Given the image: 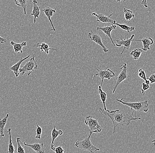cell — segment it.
Instances as JSON below:
<instances>
[{
	"label": "cell",
	"mask_w": 155,
	"mask_h": 153,
	"mask_svg": "<svg viewBox=\"0 0 155 153\" xmlns=\"http://www.w3.org/2000/svg\"><path fill=\"white\" fill-rule=\"evenodd\" d=\"M100 114L101 115H105L106 117L110 118L113 124V128L112 134H114L116 132V128L119 125H128L132 121H137L141 120L140 118H137L133 116V111H132L130 115L128 114L120 111L119 109L115 110H106L99 108V109Z\"/></svg>",
	"instance_id": "1"
},
{
	"label": "cell",
	"mask_w": 155,
	"mask_h": 153,
	"mask_svg": "<svg viewBox=\"0 0 155 153\" xmlns=\"http://www.w3.org/2000/svg\"><path fill=\"white\" fill-rule=\"evenodd\" d=\"M116 101L120 102L124 105L129 107L132 111L135 110V111L138 112H144L147 113L149 111V105L147 100L143 101L130 102L124 101V98H121L120 99H117Z\"/></svg>",
	"instance_id": "2"
},
{
	"label": "cell",
	"mask_w": 155,
	"mask_h": 153,
	"mask_svg": "<svg viewBox=\"0 0 155 153\" xmlns=\"http://www.w3.org/2000/svg\"><path fill=\"white\" fill-rule=\"evenodd\" d=\"M92 134V132H90V134L87 138L82 141H77L74 144V146L83 151H88L92 153L99 151L100 150L99 148H97L95 146H94L91 141V137Z\"/></svg>",
	"instance_id": "3"
},
{
	"label": "cell",
	"mask_w": 155,
	"mask_h": 153,
	"mask_svg": "<svg viewBox=\"0 0 155 153\" xmlns=\"http://www.w3.org/2000/svg\"><path fill=\"white\" fill-rule=\"evenodd\" d=\"M84 122L89 127L90 132L92 133H99L102 130V128L98 121V119H94L91 116H87Z\"/></svg>",
	"instance_id": "4"
},
{
	"label": "cell",
	"mask_w": 155,
	"mask_h": 153,
	"mask_svg": "<svg viewBox=\"0 0 155 153\" xmlns=\"http://www.w3.org/2000/svg\"><path fill=\"white\" fill-rule=\"evenodd\" d=\"M38 68V65L36 62L35 57H33L24 66L19 68V72L22 75L27 73L28 76H30V75L35 70L37 69Z\"/></svg>",
	"instance_id": "5"
},
{
	"label": "cell",
	"mask_w": 155,
	"mask_h": 153,
	"mask_svg": "<svg viewBox=\"0 0 155 153\" xmlns=\"http://www.w3.org/2000/svg\"><path fill=\"white\" fill-rule=\"evenodd\" d=\"M120 68L121 70V72H120L119 75L117 76L116 78V82L115 86L113 88L112 93L114 94L116 91L118 86L121 84V83L124 81L126 79L129 78L128 74V68L127 65L126 63H123L121 65Z\"/></svg>",
	"instance_id": "6"
},
{
	"label": "cell",
	"mask_w": 155,
	"mask_h": 153,
	"mask_svg": "<svg viewBox=\"0 0 155 153\" xmlns=\"http://www.w3.org/2000/svg\"><path fill=\"white\" fill-rule=\"evenodd\" d=\"M88 35L91 41L94 42L96 44L98 45L101 47L104 53H107L109 51L108 49L103 43L101 37L98 34L94 32L91 31L88 33Z\"/></svg>",
	"instance_id": "7"
},
{
	"label": "cell",
	"mask_w": 155,
	"mask_h": 153,
	"mask_svg": "<svg viewBox=\"0 0 155 153\" xmlns=\"http://www.w3.org/2000/svg\"><path fill=\"white\" fill-rule=\"evenodd\" d=\"M134 37H135V35H132L131 36L130 38H128L127 37V39H124L122 37H120V40H116V44H115L116 46L120 47L122 46H124V49L121 53V55L124 54L126 49L127 50L130 49L132 42H133V39Z\"/></svg>",
	"instance_id": "8"
},
{
	"label": "cell",
	"mask_w": 155,
	"mask_h": 153,
	"mask_svg": "<svg viewBox=\"0 0 155 153\" xmlns=\"http://www.w3.org/2000/svg\"><path fill=\"white\" fill-rule=\"evenodd\" d=\"M96 69L98 72L96 74V75L99 76L100 78H101V82L100 85L101 87L103 84L104 80V79L110 80L112 77H114L116 75L114 72L112 71V70L108 68H107L105 70H104L98 69V68H97Z\"/></svg>",
	"instance_id": "9"
},
{
	"label": "cell",
	"mask_w": 155,
	"mask_h": 153,
	"mask_svg": "<svg viewBox=\"0 0 155 153\" xmlns=\"http://www.w3.org/2000/svg\"><path fill=\"white\" fill-rule=\"evenodd\" d=\"M115 13V12L111 13L108 16L102 15V14H97L96 12H93L91 15L97 17V22H101L102 23H109V24L115 25L116 23V20H112L110 19V17Z\"/></svg>",
	"instance_id": "10"
},
{
	"label": "cell",
	"mask_w": 155,
	"mask_h": 153,
	"mask_svg": "<svg viewBox=\"0 0 155 153\" xmlns=\"http://www.w3.org/2000/svg\"><path fill=\"white\" fill-rule=\"evenodd\" d=\"M116 27L117 26L116 25L111 24V26H106V27H97V31L101 30V31H102L108 37L110 38L112 44L114 46H116V45L114 43L112 37H111V32L112 30L116 29Z\"/></svg>",
	"instance_id": "11"
},
{
	"label": "cell",
	"mask_w": 155,
	"mask_h": 153,
	"mask_svg": "<svg viewBox=\"0 0 155 153\" xmlns=\"http://www.w3.org/2000/svg\"><path fill=\"white\" fill-rule=\"evenodd\" d=\"M133 41L141 42L143 44L142 50L143 51H148L150 50V46L154 44L153 39L150 37H145L141 40L133 39Z\"/></svg>",
	"instance_id": "12"
},
{
	"label": "cell",
	"mask_w": 155,
	"mask_h": 153,
	"mask_svg": "<svg viewBox=\"0 0 155 153\" xmlns=\"http://www.w3.org/2000/svg\"><path fill=\"white\" fill-rule=\"evenodd\" d=\"M41 12L44 13V14L46 15V17L48 18L49 22H50L52 28H53V29H52V30H51V31H53V32H55V31H56V29H55L54 25H53V22H52V20H51V17L53 16L54 13H56V11L55 10V9H53V8H51L50 7L47 6L43 10L41 11Z\"/></svg>",
	"instance_id": "13"
},
{
	"label": "cell",
	"mask_w": 155,
	"mask_h": 153,
	"mask_svg": "<svg viewBox=\"0 0 155 153\" xmlns=\"http://www.w3.org/2000/svg\"><path fill=\"white\" fill-rule=\"evenodd\" d=\"M30 56H31V55H28L27 57H26V58H24L20 59L16 64H15L13 65V66H12L10 68V69L13 72V73H14L16 77H18V76H19V68H20V65H21L22 63H23L24 61H25V60H27V59L30 58Z\"/></svg>",
	"instance_id": "14"
},
{
	"label": "cell",
	"mask_w": 155,
	"mask_h": 153,
	"mask_svg": "<svg viewBox=\"0 0 155 153\" xmlns=\"http://www.w3.org/2000/svg\"><path fill=\"white\" fill-rule=\"evenodd\" d=\"M25 146H28L32 149L38 153H44L45 152L44 148L43 143H35L32 144H27L25 142H22Z\"/></svg>",
	"instance_id": "15"
},
{
	"label": "cell",
	"mask_w": 155,
	"mask_h": 153,
	"mask_svg": "<svg viewBox=\"0 0 155 153\" xmlns=\"http://www.w3.org/2000/svg\"><path fill=\"white\" fill-rule=\"evenodd\" d=\"M10 45L13 47V50L15 54H19V53H23V48L27 45V42H23L21 43H18L14 42L13 41L10 42Z\"/></svg>",
	"instance_id": "16"
},
{
	"label": "cell",
	"mask_w": 155,
	"mask_h": 153,
	"mask_svg": "<svg viewBox=\"0 0 155 153\" xmlns=\"http://www.w3.org/2000/svg\"><path fill=\"white\" fill-rule=\"evenodd\" d=\"M32 3L33 6V9L31 13V15L34 16V23L35 24L36 23L37 18L39 17L41 11L38 5V2L36 0H33Z\"/></svg>",
	"instance_id": "17"
},
{
	"label": "cell",
	"mask_w": 155,
	"mask_h": 153,
	"mask_svg": "<svg viewBox=\"0 0 155 153\" xmlns=\"http://www.w3.org/2000/svg\"><path fill=\"white\" fill-rule=\"evenodd\" d=\"M34 47H39L41 52H45L47 55L49 54V50H52L54 51H58L57 49H54V48H50L49 45L47 43L45 42H41V43H37L36 44H35L34 45Z\"/></svg>",
	"instance_id": "18"
},
{
	"label": "cell",
	"mask_w": 155,
	"mask_h": 153,
	"mask_svg": "<svg viewBox=\"0 0 155 153\" xmlns=\"http://www.w3.org/2000/svg\"><path fill=\"white\" fill-rule=\"evenodd\" d=\"M63 134V131L61 130H58L56 129V126H54L53 127V130L51 132V137H52V143H51V147H54L55 144H54V141L59 135H61Z\"/></svg>",
	"instance_id": "19"
},
{
	"label": "cell",
	"mask_w": 155,
	"mask_h": 153,
	"mask_svg": "<svg viewBox=\"0 0 155 153\" xmlns=\"http://www.w3.org/2000/svg\"><path fill=\"white\" fill-rule=\"evenodd\" d=\"M98 93L99 94L100 97L101 99L102 102L103 104L104 109L105 110H107L106 106V101L107 98V93L103 91L101 85L98 86Z\"/></svg>",
	"instance_id": "20"
},
{
	"label": "cell",
	"mask_w": 155,
	"mask_h": 153,
	"mask_svg": "<svg viewBox=\"0 0 155 153\" xmlns=\"http://www.w3.org/2000/svg\"><path fill=\"white\" fill-rule=\"evenodd\" d=\"M8 117H9V114H8L3 119H0V136L1 137L5 136L4 130L6 125Z\"/></svg>",
	"instance_id": "21"
},
{
	"label": "cell",
	"mask_w": 155,
	"mask_h": 153,
	"mask_svg": "<svg viewBox=\"0 0 155 153\" xmlns=\"http://www.w3.org/2000/svg\"><path fill=\"white\" fill-rule=\"evenodd\" d=\"M15 3L16 5L21 7L24 11V15L27 14V8L28 0H14Z\"/></svg>",
	"instance_id": "22"
},
{
	"label": "cell",
	"mask_w": 155,
	"mask_h": 153,
	"mask_svg": "<svg viewBox=\"0 0 155 153\" xmlns=\"http://www.w3.org/2000/svg\"><path fill=\"white\" fill-rule=\"evenodd\" d=\"M123 13H124V18L127 21H130L133 18H135V15L134 14L133 12L130 9L124 8Z\"/></svg>",
	"instance_id": "23"
},
{
	"label": "cell",
	"mask_w": 155,
	"mask_h": 153,
	"mask_svg": "<svg viewBox=\"0 0 155 153\" xmlns=\"http://www.w3.org/2000/svg\"><path fill=\"white\" fill-rule=\"evenodd\" d=\"M11 131V128H8V132L9 134V144H8V151H7V153H13L15 151V149L12 143V139Z\"/></svg>",
	"instance_id": "24"
},
{
	"label": "cell",
	"mask_w": 155,
	"mask_h": 153,
	"mask_svg": "<svg viewBox=\"0 0 155 153\" xmlns=\"http://www.w3.org/2000/svg\"><path fill=\"white\" fill-rule=\"evenodd\" d=\"M143 51L142 49L136 48L131 51L130 55L132 56L133 59L137 60L140 58Z\"/></svg>",
	"instance_id": "25"
},
{
	"label": "cell",
	"mask_w": 155,
	"mask_h": 153,
	"mask_svg": "<svg viewBox=\"0 0 155 153\" xmlns=\"http://www.w3.org/2000/svg\"><path fill=\"white\" fill-rule=\"evenodd\" d=\"M115 25L119 26L122 29L127 31L128 33H130V32H133L135 30V27L134 26H129L124 24H120L117 23L115 24Z\"/></svg>",
	"instance_id": "26"
},
{
	"label": "cell",
	"mask_w": 155,
	"mask_h": 153,
	"mask_svg": "<svg viewBox=\"0 0 155 153\" xmlns=\"http://www.w3.org/2000/svg\"><path fill=\"white\" fill-rule=\"evenodd\" d=\"M23 139H21L19 137H17L16 138V141H17V145H18V148H17V152L18 153H24V148H23L21 146V140Z\"/></svg>",
	"instance_id": "27"
},
{
	"label": "cell",
	"mask_w": 155,
	"mask_h": 153,
	"mask_svg": "<svg viewBox=\"0 0 155 153\" xmlns=\"http://www.w3.org/2000/svg\"><path fill=\"white\" fill-rule=\"evenodd\" d=\"M37 128L36 130V135L35 138V139H40L41 138V134L42 132V129L38 125L36 124Z\"/></svg>",
	"instance_id": "28"
},
{
	"label": "cell",
	"mask_w": 155,
	"mask_h": 153,
	"mask_svg": "<svg viewBox=\"0 0 155 153\" xmlns=\"http://www.w3.org/2000/svg\"><path fill=\"white\" fill-rule=\"evenodd\" d=\"M51 150L56 153H65L64 150L61 147V146H59L57 148L54 147H51Z\"/></svg>",
	"instance_id": "29"
},
{
	"label": "cell",
	"mask_w": 155,
	"mask_h": 153,
	"mask_svg": "<svg viewBox=\"0 0 155 153\" xmlns=\"http://www.w3.org/2000/svg\"><path fill=\"white\" fill-rule=\"evenodd\" d=\"M138 76L140 78V79H143L145 80V81L147 80V77H146V74L145 71L144 70L140 68L138 70Z\"/></svg>",
	"instance_id": "30"
},
{
	"label": "cell",
	"mask_w": 155,
	"mask_h": 153,
	"mask_svg": "<svg viewBox=\"0 0 155 153\" xmlns=\"http://www.w3.org/2000/svg\"><path fill=\"white\" fill-rule=\"evenodd\" d=\"M150 86L149 84H145V83H142V88H140L142 95H144L145 94V91L148 89L150 88Z\"/></svg>",
	"instance_id": "31"
},
{
	"label": "cell",
	"mask_w": 155,
	"mask_h": 153,
	"mask_svg": "<svg viewBox=\"0 0 155 153\" xmlns=\"http://www.w3.org/2000/svg\"><path fill=\"white\" fill-rule=\"evenodd\" d=\"M147 79L150 81V84H155V73L151 75Z\"/></svg>",
	"instance_id": "32"
},
{
	"label": "cell",
	"mask_w": 155,
	"mask_h": 153,
	"mask_svg": "<svg viewBox=\"0 0 155 153\" xmlns=\"http://www.w3.org/2000/svg\"><path fill=\"white\" fill-rule=\"evenodd\" d=\"M141 5L143 6L145 8H148V4H147V0H142L141 2Z\"/></svg>",
	"instance_id": "33"
},
{
	"label": "cell",
	"mask_w": 155,
	"mask_h": 153,
	"mask_svg": "<svg viewBox=\"0 0 155 153\" xmlns=\"http://www.w3.org/2000/svg\"><path fill=\"white\" fill-rule=\"evenodd\" d=\"M7 42V39L4 38H2L0 36V43L2 44L6 43Z\"/></svg>",
	"instance_id": "34"
},
{
	"label": "cell",
	"mask_w": 155,
	"mask_h": 153,
	"mask_svg": "<svg viewBox=\"0 0 155 153\" xmlns=\"http://www.w3.org/2000/svg\"><path fill=\"white\" fill-rule=\"evenodd\" d=\"M126 1H127V0H116V2H126Z\"/></svg>",
	"instance_id": "35"
},
{
	"label": "cell",
	"mask_w": 155,
	"mask_h": 153,
	"mask_svg": "<svg viewBox=\"0 0 155 153\" xmlns=\"http://www.w3.org/2000/svg\"><path fill=\"white\" fill-rule=\"evenodd\" d=\"M145 83L147 84H149V85H150V81L148 80V79H147V80H146V81H145Z\"/></svg>",
	"instance_id": "36"
},
{
	"label": "cell",
	"mask_w": 155,
	"mask_h": 153,
	"mask_svg": "<svg viewBox=\"0 0 155 153\" xmlns=\"http://www.w3.org/2000/svg\"><path fill=\"white\" fill-rule=\"evenodd\" d=\"M151 141H152V143H153L154 145H155V139L152 140Z\"/></svg>",
	"instance_id": "37"
}]
</instances>
